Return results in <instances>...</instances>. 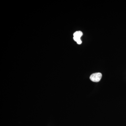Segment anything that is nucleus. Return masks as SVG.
I'll return each mask as SVG.
<instances>
[{
	"instance_id": "1",
	"label": "nucleus",
	"mask_w": 126,
	"mask_h": 126,
	"mask_svg": "<svg viewBox=\"0 0 126 126\" xmlns=\"http://www.w3.org/2000/svg\"><path fill=\"white\" fill-rule=\"evenodd\" d=\"M102 74L100 73H95L90 75V79L92 81L95 82H99L102 78Z\"/></svg>"
},
{
	"instance_id": "2",
	"label": "nucleus",
	"mask_w": 126,
	"mask_h": 126,
	"mask_svg": "<svg viewBox=\"0 0 126 126\" xmlns=\"http://www.w3.org/2000/svg\"><path fill=\"white\" fill-rule=\"evenodd\" d=\"M83 33L81 31L76 32L74 33L73 39L75 41L78 42L79 41L81 40V38L82 36Z\"/></svg>"
}]
</instances>
